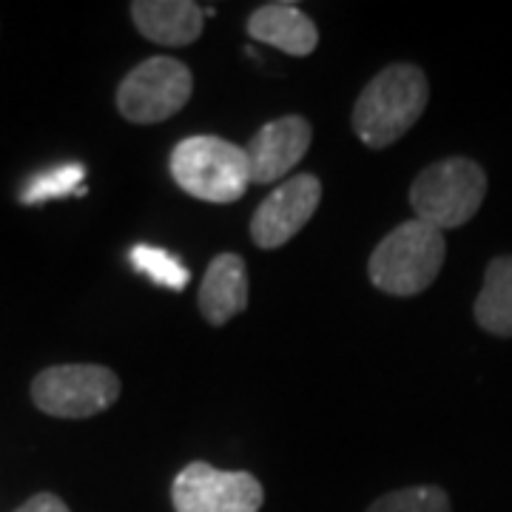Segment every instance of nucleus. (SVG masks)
<instances>
[{
  "label": "nucleus",
  "mask_w": 512,
  "mask_h": 512,
  "mask_svg": "<svg viewBox=\"0 0 512 512\" xmlns=\"http://www.w3.org/2000/svg\"><path fill=\"white\" fill-rule=\"evenodd\" d=\"M430 103L427 74L416 63H393L367 83L353 106V134L367 148L402 140Z\"/></svg>",
  "instance_id": "1"
},
{
  "label": "nucleus",
  "mask_w": 512,
  "mask_h": 512,
  "mask_svg": "<svg viewBox=\"0 0 512 512\" xmlns=\"http://www.w3.org/2000/svg\"><path fill=\"white\" fill-rule=\"evenodd\" d=\"M447 242L439 228L421 220L396 225L367 262L370 282L390 296H419L439 276Z\"/></svg>",
  "instance_id": "2"
},
{
  "label": "nucleus",
  "mask_w": 512,
  "mask_h": 512,
  "mask_svg": "<svg viewBox=\"0 0 512 512\" xmlns=\"http://www.w3.org/2000/svg\"><path fill=\"white\" fill-rule=\"evenodd\" d=\"M171 177L188 197L202 202H237L251 185L245 148L214 134H194L171 151Z\"/></svg>",
  "instance_id": "3"
},
{
  "label": "nucleus",
  "mask_w": 512,
  "mask_h": 512,
  "mask_svg": "<svg viewBox=\"0 0 512 512\" xmlns=\"http://www.w3.org/2000/svg\"><path fill=\"white\" fill-rule=\"evenodd\" d=\"M487 194V174L470 157H447L427 165L410 185L416 220L439 228H461L478 214Z\"/></svg>",
  "instance_id": "4"
},
{
  "label": "nucleus",
  "mask_w": 512,
  "mask_h": 512,
  "mask_svg": "<svg viewBox=\"0 0 512 512\" xmlns=\"http://www.w3.org/2000/svg\"><path fill=\"white\" fill-rule=\"evenodd\" d=\"M194 92L191 69L177 57H148L123 77L117 111L134 126L165 123L185 109Z\"/></svg>",
  "instance_id": "5"
},
{
  "label": "nucleus",
  "mask_w": 512,
  "mask_h": 512,
  "mask_svg": "<svg viewBox=\"0 0 512 512\" xmlns=\"http://www.w3.org/2000/svg\"><path fill=\"white\" fill-rule=\"evenodd\" d=\"M120 399L117 373L103 365H55L32 382V402L55 419H89Z\"/></svg>",
  "instance_id": "6"
},
{
  "label": "nucleus",
  "mask_w": 512,
  "mask_h": 512,
  "mask_svg": "<svg viewBox=\"0 0 512 512\" xmlns=\"http://www.w3.org/2000/svg\"><path fill=\"white\" fill-rule=\"evenodd\" d=\"M265 490L245 470H220L205 461L183 467L171 484L174 512H259Z\"/></svg>",
  "instance_id": "7"
},
{
  "label": "nucleus",
  "mask_w": 512,
  "mask_h": 512,
  "mask_svg": "<svg viewBox=\"0 0 512 512\" xmlns=\"http://www.w3.org/2000/svg\"><path fill=\"white\" fill-rule=\"evenodd\" d=\"M322 202V183L316 174H296L274 188L259 202L251 220V239L256 248L274 251L293 239L316 214Z\"/></svg>",
  "instance_id": "8"
},
{
  "label": "nucleus",
  "mask_w": 512,
  "mask_h": 512,
  "mask_svg": "<svg viewBox=\"0 0 512 512\" xmlns=\"http://www.w3.org/2000/svg\"><path fill=\"white\" fill-rule=\"evenodd\" d=\"M311 143L313 126L299 114H288V117L265 123L245 146L251 183L268 185L282 180L288 171H293V165L308 154Z\"/></svg>",
  "instance_id": "9"
},
{
  "label": "nucleus",
  "mask_w": 512,
  "mask_h": 512,
  "mask_svg": "<svg viewBox=\"0 0 512 512\" xmlns=\"http://www.w3.org/2000/svg\"><path fill=\"white\" fill-rule=\"evenodd\" d=\"M248 268L239 254H220L211 259L200 285V313L214 328L228 325L248 308Z\"/></svg>",
  "instance_id": "10"
},
{
  "label": "nucleus",
  "mask_w": 512,
  "mask_h": 512,
  "mask_svg": "<svg viewBox=\"0 0 512 512\" xmlns=\"http://www.w3.org/2000/svg\"><path fill=\"white\" fill-rule=\"evenodd\" d=\"M128 12L140 35L168 49L191 46L205 26V12L191 0H137Z\"/></svg>",
  "instance_id": "11"
},
{
  "label": "nucleus",
  "mask_w": 512,
  "mask_h": 512,
  "mask_svg": "<svg viewBox=\"0 0 512 512\" xmlns=\"http://www.w3.org/2000/svg\"><path fill=\"white\" fill-rule=\"evenodd\" d=\"M248 35L291 57H308L319 46V29L293 3H265L248 18Z\"/></svg>",
  "instance_id": "12"
},
{
  "label": "nucleus",
  "mask_w": 512,
  "mask_h": 512,
  "mask_svg": "<svg viewBox=\"0 0 512 512\" xmlns=\"http://www.w3.org/2000/svg\"><path fill=\"white\" fill-rule=\"evenodd\" d=\"M473 316L481 330L501 339L512 336V256H495L487 265Z\"/></svg>",
  "instance_id": "13"
},
{
  "label": "nucleus",
  "mask_w": 512,
  "mask_h": 512,
  "mask_svg": "<svg viewBox=\"0 0 512 512\" xmlns=\"http://www.w3.org/2000/svg\"><path fill=\"white\" fill-rule=\"evenodd\" d=\"M83 177H86V168L80 163L57 165V168H49V171H40L23 185L20 202L23 205H40V202L60 200V197H80L86 191Z\"/></svg>",
  "instance_id": "14"
},
{
  "label": "nucleus",
  "mask_w": 512,
  "mask_h": 512,
  "mask_svg": "<svg viewBox=\"0 0 512 512\" xmlns=\"http://www.w3.org/2000/svg\"><path fill=\"white\" fill-rule=\"evenodd\" d=\"M131 265H134V271L148 276L160 288L185 291V285L191 282V271L183 262L174 254H168L165 248H157V245H134L131 248Z\"/></svg>",
  "instance_id": "15"
},
{
  "label": "nucleus",
  "mask_w": 512,
  "mask_h": 512,
  "mask_svg": "<svg viewBox=\"0 0 512 512\" xmlns=\"http://www.w3.org/2000/svg\"><path fill=\"white\" fill-rule=\"evenodd\" d=\"M367 512H453V504L441 487L419 484V487H402V490L384 493L367 507Z\"/></svg>",
  "instance_id": "16"
},
{
  "label": "nucleus",
  "mask_w": 512,
  "mask_h": 512,
  "mask_svg": "<svg viewBox=\"0 0 512 512\" xmlns=\"http://www.w3.org/2000/svg\"><path fill=\"white\" fill-rule=\"evenodd\" d=\"M15 512H72V510H69V507H66V501H60L55 493H37Z\"/></svg>",
  "instance_id": "17"
}]
</instances>
